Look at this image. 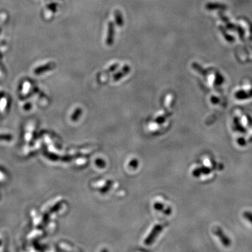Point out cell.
<instances>
[{
  "mask_svg": "<svg viewBox=\"0 0 252 252\" xmlns=\"http://www.w3.org/2000/svg\"><path fill=\"white\" fill-rule=\"evenodd\" d=\"M214 232L220 239V242L224 246H226V247H228L230 245V239L226 236V235L225 234L220 227H215L214 228Z\"/></svg>",
  "mask_w": 252,
  "mask_h": 252,
  "instance_id": "6da1fadb",
  "label": "cell"
},
{
  "mask_svg": "<svg viewBox=\"0 0 252 252\" xmlns=\"http://www.w3.org/2000/svg\"><path fill=\"white\" fill-rule=\"evenodd\" d=\"M114 25L113 22H109L108 23V29H107V36L106 38V44L107 46H111L113 45V40H114Z\"/></svg>",
  "mask_w": 252,
  "mask_h": 252,
  "instance_id": "7a4b0ae2",
  "label": "cell"
},
{
  "mask_svg": "<svg viewBox=\"0 0 252 252\" xmlns=\"http://www.w3.org/2000/svg\"><path fill=\"white\" fill-rule=\"evenodd\" d=\"M55 66H56V64H55V63H53V62L48 63V64H46L45 65H43V66L40 67L38 69H36L35 72L37 74L44 72V71H48V70H50V69H53Z\"/></svg>",
  "mask_w": 252,
  "mask_h": 252,
  "instance_id": "3957f363",
  "label": "cell"
},
{
  "mask_svg": "<svg viewBox=\"0 0 252 252\" xmlns=\"http://www.w3.org/2000/svg\"><path fill=\"white\" fill-rule=\"evenodd\" d=\"M114 15H115V20L117 25H118L119 27L123 26V25H124V19L123 18V16H122L121 11H120L119 10H116Z\"/></svg>",
  "mask_w": 252,
  "mask_h": 252,
  "instance_id": "277c9868",
  "label": "cell"
},
{
  "mask_svg": "<svg viewBox=\"0 0 252 252\" xmlns=\"http://www.w3.org/2000/svg\"><path fill=\"white\" fill-rule=\"evenodd\" d=\"M130 67L129 66H128V65H125V66L123 68V69H122L119 73H118L115 76V79H118V78L122 76H124L125 74H126L128 71H130Z\"/></svg>",
  "mask_w": 252,
  "mask_h": 252,
  "instance_id": "5b68a950",
  "label": "cell"
},
{
  "mask_svg": "<svg viewBox=\"0 0 252 252\" xmlns=\"http://www.w3.org/2000/svg\"><path fill=\"white\" fill-rule=\"evenodd\" d=\"M243 216L245 219H247L248 221L252 224V212L249 211L244 212Z\"/></svg>",
  "mask_w": 252,
  "mask_h": 252,
  "instance_id": "8992f818",
  "label": "cell"
},
{
  "mask_svg": "<svg viewBox=\"0 0 252 252\" xmlns=\"http://www.w3.org/2000/svg\"><path fill=\"white\" fill-rule=\"evenodd\" d=\"M48 7H49L50 8V9L52 10V12H56V10H57V4H50V5L48 6Z\"/></svg>",
  "mask_w": 252,
  "mask_h": 252,
  "instance_id": "52a82bcc",
  "label": "cell"
}]
</instances>
